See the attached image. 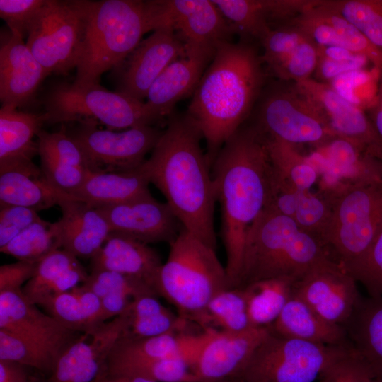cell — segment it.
Segmentation results:
<instances>
[{
  "instance_id": "6da1fadb",
  "label": "cell",
  "mask_w": 382,
  "mask_h": 382,
  "mask_svg": "<svg viewBox=\"0 0 382 382\" xmlns=\"http://www.w3.org/2000/svg\"><path fill=\"white\" fill-rule=\"evenodd\" d=\"M221 211V238L230 288L237 286L248 228L268 207L273 168L265 135L241 127L224 144L211 167Z\"/></svg>"
},
{
  "instance_id": "7a4b0ae2",
  "label": "cell",
  "mask_w": 382,
  "mask_h": 382,
  "mask_svg": "<svg viewBox=\"0 0 382 382\" xmlns=\"http://www.w3.org/2000/svg\"><path fill=\"white\" fill-rule=\"evenodd\" d=\"M202 139L201 131L187 114L171 117L141 168L163 195L183 228L216 247V192Z\"/></svg>"
},
{
  "instance_id": "3957f363",
  "label": "cell",
  "mask_w": 382,
  "mask_h": 382,
  "mask_svg": "<svg viewBox=\"0 0 382 382\" xmlns=\"http://www.w3.org/2000/svg\"><path fill=\"white\" fill-rule=\"evenodd\" d=\"M263 64L251 44L224 42L195 91L186 114L205 139L211 167L258 98L265 81Z\"/></svg>"
},
{
  "instance_id": "277c9868",
  "label": "cell",
  "mask_w": 382,
  "mask_h": 382,
  "mask_svg": "<svg viewBox=\"0 0 382 382\" xmlns=\"http://www.w3.org/2000/svg\"><path fill=\"white\" fill-rule=\"evenodd\" d=\"M81 34L76 57L79 86L98 84L103 73L119 66L151 31L144 1L74 0Z\"/></svg>"
},
{
  "instance_id": "5b68a950",
  "label": "cell",
  "mask_w": 382,
  "mask_h": 382,
  "mask_svg": "<svg viewBox=\"0 0 382 382\" xmlns=\"http://www.w3.org/2000/svg\"><path fill=\"white\" fill-rule=\"evenodd\" d=\"M329 260L317 237L292 218L265 208L248 230L236 287L270 278L297 280Z\"/></svg>"
},
{
  "instance_id": "8992f818",
  "label": "cell",
  "mask_w": 382,
  "mask_h": 382,
  "mask_svg": "<svg viewBox=\"0 0 382 382\" xmlns=\"http://www.w3.org/2000/svg\"><path fill=\"white\" fill-rule=\"evenodd\" d=\"M169 245L158 274V296L173 304L181 317L196 322L209 301L230 288L226 267L216 247L184 228Z\"/></svg>"
},
{
  "instance_id": "52a82bcc",
  "label": "cell",
  "mask_w": 382,
  "mask_h": 382,
  "mask_svg": "<svg viewBox=\"0 0 382 382\" xmlns=\"http://www.w3.org/2000/svg\"><path fill=\"white\" fill-rule=\"evenodd\" d=\"M328 197L329 223L321 243L340 266L362 257L382 231V180L350 186Z\"/></svg>"
},
{
  "instance_id": "ba28073f",
  "label": "cell",
  "mask_w": 382,
  "mask_h": 382,
  "mask_svg": "<svg viewBox=\"0 0 382 382\" xmlns=\"http://www.w3.org/2000/svg\"><path fill=\"white\" fill-rule=\"evenodd\" d=\"M47 122H93L111 129L154 126L159 123L145 102L98 84L59 82L43 98Z\"/></svg>"
},
{
  "instance_id": "9c48e42d",
  "label": "cell",
  "mask_w": 382,
  "mask_h": 382,
  "mask_svg": "<svg viewBox=\"0 0 382 382\" xmlns=\"http://www.w3.org/2000/svg\"><path fill=\"white\" fill-rule=\"evenodd\" d=\"M351 345H325L289 338L271 332L237 378L250 382H313Z\"/></svg>"
},
{
  "instance_id": "30bf717a",
  "label": "cell",
  "mask_w": 382,
  "mask_h": 382,
  "mask_svg": "<svg viewBox=\"0 0 382 382\" xmlns=\"http://www.w3.org/2000/svg\"><path fill=\"white\" fill-rule=\"evenodd\" d=\"M264 135L296 146H323L336 137L318 106L293 86H274L261 100L255 125Z\"/></svg>"
},
{
  "instance_id": "8fae6325",
  "label": "cell",
  "mask_w": 382,
  "mask_h": 382,
  "mask_svg": "<svg viewBox=\"0 0 382 382\" xmlns=\"http://www.w3.org/2000/svg\"><path fill=\"white\" fill-rule=\"evenodd\" d=\"M151 30H172L186 52L214 57L235 30L212 0L144 1Z\"/></svg>"
},
{
  "instance_id": "7c38bea8",
  "label": "cell",
  "mask_w": 382,
  "mask_h": 382,
  "mask_svg": "<svg viewBox=\"0 0 382 382\" xmlns=\"http://www.w3.org/2000/svg\"><path fill=\"white\" fill-rule=\"evenodd\" d=\"M93 122H79L68 134L83 151L91 172H127L138 168L163 131L142 126L122 132L100 129Z\"/></svg>"
},
{
  "instance_id": "4fadbf2b",
  "label": "cell",
  "mask_w": 382,
  "mask_h": 382,
  "mask_svg": "<svg viewBox=\"0 0 382 382\" xmlns=\"http://www.w3.org/2000/svg\"><path fill=\"white\" fill-rule=\"evenodd\" d=\"M81 23L74 0H45L28 33L26 45L50 75L76 68Z\"/></svg>"
},
{
  "instance_id": "5bb4252c",
  "label": "cell",
  "mask_w": 382,
  "mask_h": 382,
  "mask_svg": "<svg viewBox=\"0 0 382 382\" xmlns=\"http://www.w3.org/2000/svg\"><path fill=\"white\" fill-rule=\"evenodd\" d=\"M293 294L326 321L344 326L361 301L357 281L327 260L295 281Z\"/></svg>"
},
{
  "instance_id": "9a60e30c",
  "label": "cell",
  "mask_w": 382,
  "mask_h": 382,
  "mask_svg": "<svg viewBox=\"0 0 382 382\" xmlns=\"http://www.w3.org/2000/svg\"><path fill=\"white\" fill-rule=\"evenodd\" d=\"M124 313L94 334L82 333L60 354L52 372L30 382H98L106 374L109 354L126 327Z\"/></svg>"
},
{
  "instance_id": "2e32d148",
  "label": "cell",
  "mask_w": 382,
  "mask_h": 382,
  "mask_svg": "<svg viewBox=\"0 0 382 382\" xmlns=\"http://www.w3.org/2000/svg\"><path fill=\"white\" fill-rule=\"evenodd\" d=\"M185 54L184 44L172 30H154L114 69L117 78L116 91L144 102L151 86L163 71Z\"/></svg>"
},
{
  "instance_id": "e0dca14e",
  "label": "cell",
  "mask_w": 382,
  "mask_h": 382,
  "mask_svg": "<svg viewBox=\"0 0 382 382\" xmlns=\"http://www.w3.org/2000/svg\"><path fill=\"white\" fill-rule=\"evenodd\" d=\"M319 180L318 192L333 196L355 185L382 180V161L353 143L335 137L309 155Z\"/></svg>"
},
{
  "instance_id": "ac0fdd59",
  "label": "cell",
  "mask_w": 382,
  "mask_h": 382,
  "mask_svg": "<svg viewBox=\"0 0 382 382\" xmlns=\"http://www.w3.org/2000/svg\"><path fill=\"white\" fill-rule=\"evenodd\" d=\"M207 337L190 366L202 381L237 378L271 333L269 327L241 332L207 330Z\"/></svg>"
},
{
  "instance_id": "d6986e66",
  "label": "cell",
  "mask_w": 382,
  "mask_h": 382,
  "mask_svg": "<svg viewBox=\"0 0 382 382\" xmlns=\"http://www.w3.org/2000/svg\"><path fill=\"white\" fill-rule=\"evenodd\" d=\"M294 83L318 106L336 137L353 143L382 161V143L363 108L345 99L327 83L311 78Z\"/></svg>"
},
{
  "instance_id": "ffe728a7",
  "label": "cell",
  "mask_w": 382,
  "mask_h": 382,
  "mask_svg": "<svg viewBox=\"0 0 382 382\" xmlns=\"http://www.w3.org/2000/svg\"><path fill=\"white\" fill-rule=\"evenodd\" d=\"M97 209L107 219L111 233L146 244L170 243L183 229L168 204L156 200L152 195Z\"/></svg>"
},
{
  "instance_id": "44dd1931",
  "label": "cell",
  "mask_w": 382,
  "mask_h": 382,
  "mask_svg": "<svg viewBox=\"0 0 382 382\" xmlns=\"http://www.w3.org/2000/svg\"><path fill=\"white\" fill-rule=\"evenodd\" d=\"M23 39L11 32L1 35L0 100L1 105L20 108L32 102L46 76Z\"/></svg>"
},
{
  "instance_id": "7402d4cb",
  "label": "cell",
  "mask_w": 382,
  "mask_h": 382,
  "mask_svg": "<svg viewBox=\"0 0 382 382\" xmlns=\"http://www.w3.org/2000/svg\"><path fill=\"white\" fill-rule=\"evenodd\" d=\"M0 330L60 347H67L82 334L42 313L26 299L23 290L0 292Z\"/></svg>"
},
{
  "instance_id": "603a6c76",
  "label": "cell",
  "mask_w": 382,
  "mask_h": 382,
  "mask_svg": "<svg viewBox=\"0 0 382 382\" xmlns=\"http://www.w3.org/2000/svg\"><path fill=\"white\" fill-rule=\"evenodd\" d=\"M62 217L57 221L62 248L76 257H93L111 233L100 211L67 195L59 201Z\"/></svg>"
},
{
  "instance_id": "cb8c5ba5",
  "label": "cell",
  "mask_w": 382,
  "mask_h": 382,
  "mask_svg": "<svg viewBox=\"0 0 382 382\" xmlns=\"http://www.w3.org/2000/svg\"><path fill=\"white\" fill-rule=\"evenodd\" d=\"M213 57L186 52L158 76L148 91L145 103L158 122L171 115L178 101L194 93Z\"/></svg>"
},
{
  "instance_id": "d4e9b609",
  "label": "cell",
  "mask_w": 382,
  "mask_h": 382,
  "mask_svg": "<svg viewBox=\"0 0 382 382\" xmlns=\"http://www.w3.org/2000/svg\"><path fill=\"white\" fill-rule=\"evenodd\" d=\"M90 260L91 271H112L137 277L149 284L158 296L157 279L163 263L149 244L110 233L102 248Z\"/></svg>"
},
{
  "instance_id": "484cf974",
  "label": "cell",
  "mask_w": 382,
  "mask_h": 382,
  "mask_svg": "<svg viewBox=\"0 0 382 382\" xmlns=\"http://www.w3.org/2000/svg\"><path fill=\"white\" fill-rule=\"evenodd\" d=\"M63 195L33 161L0 170V207L21 206L38 212L58 205Z\"/></svg>"
},
{
  "instance_id": "4316f807",
  "label": "cell",
  "mask_w": 382,
  "mask_h": 382,
  "mask_svg": "<svg viewBox=\"0 0 382 382\" xmlns=\"http://www.w3.org/2000/svg\"><path fill=\"white\" fill-rule=\"evenodd\" d=\"M343 327L373 381L382 379V296L362 297Z\"/></svg>"
},
{
  "instance_id": "83f0119b",
  "label": "cell",
  "mask_w": 382,
  "mask_h": 382,
  "mask_svg": "<svg viewBox=\"0 0 382 382\" xmlns=\"http://www.w3.org/2000/svg\"><path fill=\"white\" fill-rule=\"evenodd\" d=\"M269 328L284 337L325 345H351L343 326L326 321L294 294Z\"/></svg>"
},
{
  "instance_id": "f1b7e54d",
  "label": "cell",
  "mask_w": 382,
  "mask_h": 382,
  "mask_svg": "<svg viewBox=\"0 0 382 382\" xmlns=\"http://www.w3.org/2000/svg\"><path fill=\"white\" fill-rule=\"evenodd\" d=\"M47 122L46 112L19 111L13 105L0 109V170L16 164L31 161L38 155L37 141L34 137Z\"/></svg>"
},
{
  "instance_id": "f546056e",
  "label": "cell",
  "mask_w": 382,
  "mask_h": 382,
  "mask_svg": "<svg viewBox=\"0 0 382 382\" xmlns=\"http://www.w3.org/2000/svg\"><path fill=\"white\" fill-rule=\"evenodd\" d=\"M149 181L139 166L127 172L88 171L81 186L70 197L100 208L151 195Z\"/></svg>"
},
{
  "instance_id": "4dcf8cb0",
  "label": "cell",
  "mask_w": 382,
  "mask_h": 382,
  "mask_svg": "<svg viewBox=\"0 0 382 382\" xmlns=\"http://www.w3.org/2000/svg\"><path fill=\"white\" fill-rule=\"evenodd\" d=\"M207 337L206 330L198 335L178 331L147 337L122 335L112 347L108 361L183 358L188 361L190 366Z\"/></svg>"
},
{
  "instance_id": "1f68e13d",
  "label": "cell",
  "mask_w": 382,
  "mask_h": 382,
  "mask_svg": "<svg viewBox=\"0 0 382 382\" xmlns=\"http://www.w3.org/2000/svg\"><path fill=\"white\" fill-rule=\"evenodd\" d=\"M88 276L78 257L64 249H59L37 262L33 277L22 290L30 303L40 305L52 296L78 286Z\"/></svg>"
},
{
  "instance_id": "d6a6232c",
  "label": "cell",
  "mask_w": 382,
  "mask_h": 382,
  "mask_svg": "<svg viewBox=\"0 0 382 382\" xmlns=\"http://www.w3.org/2000/svg\"><path fill=\"white\" fill-rule=\"evenodd\" d=\"M296 279L287 277L258 280L243 287L250 325L270 327L293 295Z\"/></svg>"
},
{
  "instance_id": "836d02e7",
  "label": "cell",
  "mask_w": 382,
  "mask_h": 382,
  "mask_svg": "<svg viewBox=\"0 0 382 382\" xmlns=\"http://www.w3.org/2000/svg\"><path fill=\"white\" fill-rule=\"evenodd\" d=\"M124 313L127 323L122 335L127 337H147L183 331L188 322L152 295L135 299Z\"/></svg>"
},
{
  "instance_id": "e575fe53",
  "label": "cell",
  "mask_w": 382,
  "mask_h": 382,
  "mask_svg": "<svg viewBox=\"0 0 382 382\" xmlns=\"http://www.w3.org/2000/svg\"><path fill=\"white\" fill-rule=\"evenodd\" d=\"M265 137L276 178L297 191L311 190L318 173L308 156L302 154L296 145Z\"/></svg>"
},
{
  "instance_id": "d590c367",
  "label": "cell",
  "mask_w": 382,
  "mask_h": 382,
  "mask_svg": "<svg viewBox=\"0 0 382 382\" xmlns=\"http://www.w3.org/2000/svg\"><path fill=\"white\" fill-rule=\"evenodd\" d=\"M107 375L139 376L156 382H202L183 358L108 361Z\"/></svg>"
},
{
  "instance_id": "8d00e7d4",
  "label": "cell",
  "mask_w": 382,
  "mask_h": 382,
  "mask_svg": "<svg viewBox=\"0 0 382 382\" xmlns=\"http://www.w3.org/2000/svg\"><path fill=\"white\" fill-rule=\"evenodd\" d=\"M204 330L241 332L250 325L243 290L226 289L214 296L196 320Z\"/></svg>"
},
{
  "instance_id": "74e56055",
  "label": "cell",
  "mask_w": 382,
  "mask_h": 382,
  "mask_svg": "<svg viewBox=\"0 0 382 382\" xmlns=\"http://www.w3.org/2000/svg\"><path fill=\"white\" fill-rule=\"evenodd\" d=\"M235 33L261 42L272 29L274 0H212Z\"/></svg>"
},
{
  "instance_id": "f35d334b",
  "label": "cell",
  "mask_w": 382,
  "mask_h": 382,
  "mask_svg": "<svg viewBox=\"0 0 382 382\" xmlns=\"http://www.w3.org/2000/svg\"><path fill=\"white\" fill-rule=\"evenodd\" d=\"M62 248L57 221L40 218L4 247L1 253L18 260L37 263L51 253Z\"/></svg>"
},
{
  "instance_id": "ab89813d",
  "label": "cell",
  "mask_w": 382,
  "mask_h": 382,
  "mask_svg": "<svg viewBox=\"0 0 382 382\" xmlns=\"http://www.w3.org/2000/svg\"><path fill=\"white\" fill-rule=\"evenodd\" d=\"M67 347L47 345L0 330V359L14 361L34 368L43 376L52 372L59 357Z\"/></svg>"
},
{
  "instance_id": "60d3db41",
  "label": "cell",
  "mask_w": 382,
  "mask_h": 382,
  "mask_svg": "<svg viewBox=\"0 0 382 382\" xmlns=\"http://www.w3.org/2000/svg\"><path fill=\"white\" fill-rule=\"evenodd\" d=\"M328 1L333 9L382 52V0Z\"/></svg>"
},
{
  "instance_id": "b9f144b4",
  "label": "cell",
  "mask_w": 382,
  "mask_h": 382,
  "mask_svg": "<svg viewBox=\"0 0 382 382\" xmlns=\"http://www.w3.org/2000/svg\"><path fill=\"white\" fill-rule=\"evenodd\" d=\"M40 306L68 330L93 335L101 327L97 328L90 320L72 290L52 296Z\"/></svg>"
},
{
  "instance_id": "7bdbcfd3",
  "label": "cell",
  "mask_w": 382,
  "mask_h": 382,
  "mask_svg": "<svg viewBox=\"0 0 382 382\" xmlns=\"http://www.w3.org/2000/svg\"><path fill=\"white\" fill-rule=\"evenodd\" d=\"M81 286L100 299L113 292L128 293L136 299L145 295L158 296L143 280L112 271H91Z\"/></svg>"
},
{
  "instance_id": "ee69618b",
  "label": "cell",
  "mask_w": 382,
  "mask_h": 382,
  "mask_svg": "<svg viewBox=\"0 0 382 382\" xmlns=\"http://www.w3.org/2000/svg\"><path fill=\"white\" fill-rule=\"evenodd\" d=\"M331 213L332 204L328 197L320 192L308 190L301 192L292 219L303 230L320 241Z\"/></svg>"
},
{
  "instance_id": "f6af8a7d",
  "label": "cell",
  "mask_w": 382,
  "mask_h": 382,
  "mask_svg": "<svg viewBox=\"0 0 382 382\" xmlns=\"http://www.w3.org/2000/svg\"><path fill=\"white\" fill-rule=\"evenodd\" d=\"M341 267L361 283L370 296H382V231L362 257Z\"/></svg>"
},
{
  "instance_id": "bcb514c9",
  "label": "cell",
  "mask_w": 382,
  "mask_h": 382,
  "mask_svg": "<svg viewBox=\"0 0 382 382\" xmlns=\"http://www.w3.org/2000/svg\"><path fill=\"white\" fill-rule=\"evenodd\" d=\"M367 62L365 57L349 50L318 46V61L314 73L318 81L328 83L344 74L364 69Z\"/></svg>"
},
{
  "instance_id": "7dc6e473",
  "label": "cell",
  "mask_w": 382,
  "mask_h": 382,
  "mask_svg": "<svg viewBox=\"0 0 382 382\" xmlns=\"http://www.w3.org/2000/svg\"><path fill=\"white\" fill-rule=\"evenodd\" d=\"M318 61V46L304 39L282 63L270 71L283 81L298 83L311 78Z\"/></svg>"
},
{
  "instance_id": "c3c4849f",
  "label": "cell",
  "mask_w": 382,
  "mask_h": 382,
  "mask_svg": "<svg viewBox=\"0 0 382 382\" xmlns=\"http://www.w3.org/2000/svg\"><path fill=\"white\" fill-rule=\"evenodd\" d=\"M37 137L39 156H47L63 163L88 170L83 151L64 127L55 132L41 129Z\"/></svg>"
},
{
  "instance_id": "681fc988",
  "label": "cell",
  "mask_w": 382,
  "mask_h": 382,
  "mask_svg": "<svg viewBox=\"0 0 382 382\" xmlns=\"http://www.w3.org/2000/svg\"><path fill=\"white\" fill-rule=\"evenodd\" d=\"M307 36L296 26L286 24L272 28L260 42L262 58L269 70L284 61Z\"/></svg>"
},
{
  "instance_id": "f907efd6",
  "label": "cell",
  "mask_w": 382,
  "mask_h": 382,
  "mask_svg": "<svg viewBox=\"0 0 382 382\" xmlns=\"http://www.w3.org/2000/svg\"><path fill=\"white\" fill-rule=\"evenodd\" d=\"M45 0H0V16L9 31L21 39L28 37L30 26Z\"/></svg>"
},
{
  "instance_id": "816d5d0a",
  "label": "cell",
  "mask_w": 382,
  "mask_h": 382,
  "mask_svg": "<svg viewBox=\"0 0 382 382\" xmlns=\"http://www.w3.org/2000/svg\"><path fill=\"white\" fill-rule=\"evenodd\" d=\"M40 168L50 183L59 192L71 196L84 182L88 170L63 163L40 155Z\"/></svg>"
},
{
  "instance_id": "f5cc1de1",
  "label": "cell",
  "mask_w": 382,
  "mask_h": 382,
  "mask_svg": "<svg viewBox=\"0 0 382 382\" xmlns=\"http://www.w3.org/2000/svg\"><path fill=\"white\" fill-rule=\"evenodd\" d=\"M318 378V382H373L353 349L330 364Z\"/></svg>"
},
{
  "instance_id": "db71d44e",
  "label": "cell",
  "mask_w": 382,
  "mask_h": 382,
  "mask_svg": "<svg viewBox=\"0 0 382 382\" xmlns=\"http://www.w3.org/2000/svg\"><path fill=\"white\" fill-rule=\"evenodd\" d=\"M40 217L37 212L21 206L0 207V248L4 247Z\"/></svg>"
},
{
  "instance_id": "11a10c76",
  "label": "cell",
  "mask_w": 382,
  "mask_h": 382,
  "mask_svg": "<svg viewBox=\"0 0 382 382\" xmlns=\"http://www.w3.org/2000/svg\"><path fill=\"white\" fill-rule=\"evenodd\" d=\"M37 263L18 260L0 267V292L22 290V285L34 275Z\"/></svg>"
},
{
  "instance_id": "9f6ffc18",
  "label": "cell",
  "mask_w": 382,
  "mask_h": 382,
  "mask_svg": "<svg viewBox=\"0 0 382 382\" xmlns=\"http://www.w3.org/2000/svg\"><path fill=\"white\" fill-rule=\"evenodd\" d=\"M135 299L132 294L125 292H113L101 298L104 320L123 313Z\"/></svg>"
},
{
  "instance_id": "6f0895ef",
  "label": "cell",
  "mask_w": 382,
  "mask_h": 382,
  "mask_svg": "<svg viewBox=\"0 0 382 382\" xmlns=\"http://www.w3.org/2000/svg\"><path fill=\"white\" fill-rule=\"evenodd\" d=\"M29 368L14 361L0 359V382H30Z\"/></svg>"
},
{
  "instance_id": "680465c9",
  "label": "cell",
  "mask_w": 382,
  "mask_h": 382,
  "mask_svg": "<svg viewBox=\"0 0 382 382\" xmlns=\"http://www.w3.org/2000/svg\"><path fill=\"white\" fill-rule=\"evenodd\" d=\"M379 76V83L375 98L368 108L369 117L382 143V69L380 71Z\"/></svg>"
},
{
  "instance_id": "91938a15",
  "label": "cell",
  "mask_w": 382,
  "mask_h": 382,
  "mask_svg": "<svg viewBox=\"0 0 382 382\" xmlns=\"http://www.w3.org/2000/svg\"><path fill=\"white\" fill-rule=\"evenodd\" d=\"M101 380L105 382H156L145 378L131 376H105Z\"/></svg>"
},
{
  "instance_id": "94428289",
  "label": "cell",
  "mask_w": 382,
  "mask_h": 382,
  "mask_svg": "<svg viewBox=\"0 0 382 382\" xmlns=\"http://www.w3.org/2000/svg\"><path fill=\"white\" fill-rule=\"evenodd\" d=\"M202 382H250V381L241 378H224V379H220V380L207 381H202Z\"/></svg>"
},
{
  "instance_id": "6125c7cd",
  "label": "cell",
  "mask_w": 382,
  "mask_h": 382,
  "mask_svg": "<svg viewBox=\"0 0 382 382\" xmlns=\"http://www.w3.org/2000/svg\"><path fill=\"white\" fill-rule=\"evenodd\" d=\"M373 382H382V379L374 380Z\"/></svg>"
},
{
  "instance_id": "be15d7a7",
  "label": "cell",
  "mask_w": 382,
  "mask_h": 382,
  "mask_svg": "<svg viewBox=\"0 0 382 382\" xmlns=\"http://www.w3.org/2000/svg\"><path fill=\"white\" fill-rule=\"evenodd\" d=\"M98 382H105V381H104L103 380H100V381H98Z\"/></svg>"
}]
</instances>
